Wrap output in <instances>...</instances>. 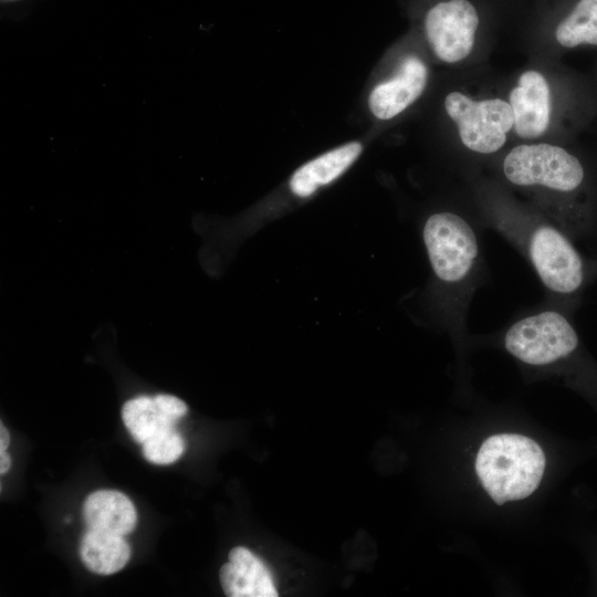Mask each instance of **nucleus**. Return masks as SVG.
I'll return each mask as SVG.
<instances>
[{"label":"nucleus","instance_id":"f257e3e1","mask_svg":"<svg viewBox=\"0 0 597 597\" xmlns=\"http://www.w3.org/2000/svg\"><path fill=\"white\" fill-rule=\"evenodd\" d=\"M481 201L484 223L527 261L544 287L546 301L573 312L595 275V263L538 210L523 208L493 188L482 190Z\"/></svg>","mask_w":597,"mask_h":597},{"label":"nucleus","instance_id":"f03ea898","mask_svg":"<svg viewBox=\"0 0 597 597\" xmlns=\"http://www.w3.org/2000/svg\"><path fill=\"white\" fill-rule=\"evenodd\" d=\"M507 184L532 195L548 219L574 240L590 235L595 220L578 197L587 185L586 169L574 154L548 144L512 148L501 163Z\"/></svg>","mask_w":597,"mask_h":597},{"label":"nucleus","instance_id":"7ed1b4c3","mask_svg":"<svg viewBox=\"0 0 597 597\" xmlns=\"http://www.w3.org/2000/svg\"><path fill=\"white\" fill-rule=\"evenodd\" d=\"M422 238L440 317L444 327L461 339L473 296L486 276L481 234L462 213L440 210L427 218Z\"/></svg>","mask_w":597,"mask_h":597},{"label":"nucleus","instance_id":"20e7f679","mask_svg":"<svg viewBox=\"0 0 597 597\" xmlns=\"http://www.w3.org/2000/svg\"><path fill=\"white\" fill-rule=\"evenodd\" d=\"M544 469L541 447L534 440L514 433L489 437L475 460L483 488L499 505L531 495L538 486Z\"/></svg>","mask_w":597,"mask_h":597},{"label":"nucleus","instance_id":"39448f33","mask_svg":"<svg viewBox=\"0 0 597 597\" xmlns=\"http://www.w3.org/2000/svg\"><path fill=\"white\" fill-rule=\"evenodd\" d=\"M444 108L455 123L463 146L476 154L500 150L514 126L511 105L501 98L474 101L461 92H451L446 96Z\"/></svg>","mask_w":597,"mask_h":597},{"label":"nucleus","instance_id":"423d86ee","mask_svg":"<svg viewBox=\"0 0 597 597\" xmlns=\"http://www.w3.org/2000/svg\"><path fill=\"white\" fill-rule=\"evenodd\" d=\"M478 25V12L468 0L439 2L428 11L425 20L431 49L446 63H457L469 56Z\"/></svg>","mask_w":597,"mask_h":597},{"label":"nucleus","instance_id":"0eeeda50","mask_svg":"<svg viewBox=\"0 0 597 597\" xmlns=\"http://www.w3.org/2000/svg\"><path fill=\"white\" fill-rule=\"evenodd\" d=\"M514 130L524 139L545 134L551 121V91L545 76L535 70L523 72L510 93Z\"/></svg>","mask_w":597,"mask_h":597},{"label":"nucleus","instance_id":"6e6552de","mask_svg":"<svg viewBox=\"0 0 597 597\" xmlns=\"http://www.w3.org/2000/svg\"><path fill=\"white\" fill-rule=\"evenodd\" d=\"M427 78L425 63L416 56L406 57L394 77L371 91V113L379 119H390L400 114L422 94Z\"/></svg>","mask_w":597,"mask_h":597},{"label":"nucleus","instance_id":"1a4fd4ad","mask_svg":"<svg viewBox=\"0 0 597 597\" xmlns=\"http://www.w3.org/2000/svg\"><path fill=\"white\" fill-rule=\"evenodd\" d=\"M224 594L229 597H276L273 577L265 564L250 549L234 547L229 562L219 573Z\"/></svg>","mask_w":597,"mask_h":597},{"label":"nucleus","instance_id":"9d476101","mask_svg":"<svg viewBox=\"0 0 597 597\" xmlns=\"http://www.w3.org/2000/svg\"><path fill=\"white\" fill-rule=\"evenodd\" d=\"M83 516L87 528L123 536L129 534L137 522L133 502L116 490L91 493L84 502Z\"/></svg>","mask_w":597,"mask_h":597},{"label":"nucleus","instance_id":"9b49d317","mask_svg":"<svg viewBox=\"0 0 597 597\" xmlns=\"http://www.w3.org/2000/svg\"><path fill=\"white\" fill-rule=\"evenodd\" d=\"M360 153V143L352 142L312 159L293 174L291 190L298 197L311 196L346 171Z\"/></svg>","mask_w":597,"mask_h":597},{"label":"nucleus","instance_id":"f8f14e48","mask_svg":"<svg viewBox=\"0 0 597 597\" xmlns=\"http://www.w3.org/2000/svg\"><path fill=\"white\" fill-rule=\"evenodd\" d=\"M80 555L91 572L111 575L128 563L130 547L123 535L87 528L81 540Z\"/></svg>","mask_w":597,"mask_h":597},{"label":"nucleus","instance_id":"ddd939ff","mask_svg":"<svg viewBox=\"0 0 597 597\" xmlns=\"http://www.w3.org/2000/svg\"><path fill=\"white\" fill-rule=\"evenodd\" d=\"M122 419L132 437L142 444L158 432L175 428L176 422L148 396L127 400L122 408Z\"/></svg>","mask_w":597,"mask_h":597},{"label":"nucleus","instance_id":"4468645a","mask_svg":"<svg viewBox=\"0 0 597 597\" xmlns=\"http://www.w3.org/2000/svg\"><path fill=\"white\" fill-rule=\"evenodd\" d=\"M555 38L563 48L597 45V0H579L557 25Z\"/></svg>","mask_w":597,"mask_h":597},{"label":"nucleus","instance_id":"2eb2a0df","mask_svg":"<svg viewBox=\"0 0 597 597\" xmlns=\"http://www.w3.org/2000/svg\"><path fill=\"white\" fill-rule=\"evenodd\" d=\"M182 437L170 428L158 432L143 443V453L147 461L155 464H170L184 453Z\"/></svg>","mask_w":597,"mask_h":597},{"label":"nucleus","instance_id":"dca6fc26","mask_svg":"<svg viewBox=\"0 0 597 597\" xmlns=\"http://www.w3.org/2000/svg\"><path fill=\"white\" fill-rule=\"evenodd\" d=\"M154 398L158 407L174 420L185 416L188 411L187 405L176 396L160 394Z\"/></svg>","mask_w":597,"mask_h":597},{"label":"nucleus","instance_id":"f3484780","mask_svg":"<svg viewBox=\"0 0 597 597\" xmlns=\"http://www.w3.org/2000/svg\"><path fill=\"white\" fill-rule=\"evenodd\" d=\"M10 443V434L4 425L0 423V451H6Z\"/></svg>","mask_w":597,"mask_h":597},{"label":"nucleus","instance_id":"a211bd4d","mask_svg":"<svg viewBox=\"0 0 597 597\" xmlns=\"http://www.w3.org/2000/svg\"><path fill=\"white\" fill-rule=\"evenodd\" d=\"M11 467V458L6 451H0V473L4 474Z\"/></svg>","mask_w":597,"mask_h":597}]
</instances>
